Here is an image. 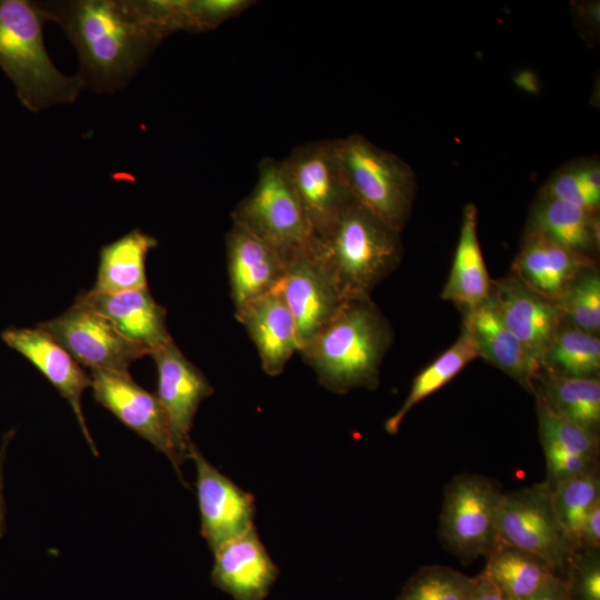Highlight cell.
Wrapping results in <instances>:
<instances>
[{
    "mask_svg": "<svg viewBox=\"0 0 600 600\" xmlns=\"http://www.w3.org/2000/svg\"><path fill=\"white\" fill-rule=\"evenodd\" d=\"M77 50L83 87L100 93L123 88L164 38L136 1L72 0L40 2Z\"/></svg>",
    "mask_w": 600,
    "mask_h": 600,
    "instance_id": "6da1fadb",
    "label": "cell"
},
{
    "mask_svg": "<svg viewBox=\"0 0 600 600\" xmlns=\"http://www.w3.org/2000/svg\"><path fill=\"white\" fill-rule=\"evenodd\" d=\"M486 558L481 573L507 600H527L562 578L540 558L498 540Z\"/></svg>",
    "mask_w": 600,
    "mask_h": 600,
    "instance_id": "cb8c5ba5",
    "label": "cell"
},
{
    "mask_svg": "<svg viewBox=\"0 0 600 600\" xmlns=\"http://www.w3.org/2000/svg\"><path fill=\"white\" fill-rule=\"evenodd\" d=\"M527 600H571L563 577L548 589Z\"/></svg>",
    "mask_w": 600,
    "mask_h": 600,
    "instance_id": "60d3db41",
    "label": "cell"
},
{
    "mask_svg": "<svg viewBox=\"0 0 600 600\" xmlns=\"http://www.w3.org/2000/svg\"><path fill=\"white\" fill-rule=\"evenodd\" d=\"M542 449L573 454L599 456V434L563 419L536 400Z\"/></svg>",
    "mask_w": 600,
    "mask_h": 600,
    "instance_id": "d6a6232c",
    "label": "cell"
},
{
    "mask_svg": "<svg viewBox=\"0 0 600 600\" xmlns=\"http://www.w3.org/2000/svg\"><path fill=\"white\" fill-rule=\"evenodd\" d=\"M393 341V330L369 299L346 301L336 317L298 352L334 393L379 384L380 368Z\"/></svg>",
    "mask_w": 600,
    "mask_h": 600,
    "instance_id": "7a4b0ae2",
    "label": "cell"
},
{
    "mask_svg": "<svg viewBox=\"0 0 600 600\" xmlns=\"http://www.w3.org/2000/svg\"><path fill=\"white\" fill-rule=\"evenodd\" d=\"M156 246L154 238L134 229L102 247L97 281L91 291L114 293L147 288L146 259Z\"/></svg>",
    "mask_w": 600,
    "mask_h": 600,
    "instance_id": "4316f807",
    "label": "cell"
},
{
    "mask_svg": "<svg viewBox=\"0 0 600 600\" xmlns=\"http://www.w3.org/2000/svg\"><path fill=\"white\" fill-rule=\"evenodd\" d=\"M89 374L94 399L166 454L181 482L187 486L180 467L184 461L177 450L157 394L138 386L130 373L90 370Z\"/></svg>",
    "mask_w": 600,
    "mask_h": 600,
    "instance_id": "8fae6325",
    "label": "cell"
},
{
    "mask_svg": "<svg viewBox=\"0 0 600 600\" xmlns=\"http://www.w3.org/2000/svg\"><path fill=\"white\" fill-rule=\"evenodd\" d=\"M281 284L234 310L258 350L262 370L271 377L280 374L299 350L294 318Z\"/></svg>",
    "mask_w": 600,
    "mask_h": 600,
    "instance_id": "ac0fdd59",
    "label": "cell"
},
{
    "mask_svg": "<svg viewBox=\"0 0 600 600\" xmlns=\"http://www.w3.org/2000/svg\"><path fill=\"white\" fill-rule=\"evenodd\" d=\"M593 267L594 258L526 230L509 273L531 291L556 302L580 272Z\"/></svg>",
    "mask_w": 600,
    "mask_h": 600,
    "instance_id": "e0dca14e",
    "label": "cell"
},
{
    "mask_svg": "<svg viewBox=\"0 0 600 600\" xmlns=\"http://www.w3.org/2000/svg\"><path fill=\"white\" fill-rule=\"evenodd\" d=\"M474 584L476 578L451 567L430 564L411 576L396 600H469Z\"/></svg>",
    "mask_w": 600,
    "mask_h": 600,
    "instance_id": "4dcf8cb0",
    "label": "cell"
},
{
    "mask_svg": "<svg viewBox=\"0 0 600 600\" xmlns=\"http://www.w3.org/2000/svg\"><path fill=\"white\" fill-rule=\"evenodd\" d=\"M533 394L554 414L596 434L600 428V380L570 378L540 370Z\"/></svg>",
    "mask_w": 600,
    "mask_h": 600,
    "instance_id": "484cf974",
    "label": "cell"
},
{
    "mask_svg": "<svg viewBox=\"0 0 600 600\" xmlns=\"http://www.w3.org/2000/svg\"><path fill=\"white\" fill-rule=\"evenodd\" d=\"M562 321L598 334L600 329V274L596 267L580 272L556 301Z\"/></svg>",
    "mask_w": 600,
    "mask_h": 600,
    "instance_id": "1f68e13d",
    "label": "cell"
},
{
    "mask_svg": "<svg viewBox=\"0 0 600 600\" xmlns=\"http://www.w3.org/2000/svg\"><path fill=\"white\" fill-rule=\"evenodd\" d=\"M502 493L497 481L470 472L456 474L444 487L439 537L462 563L486 557L497 542Z\"/></svg>",
    "mask_w": 600,
    "mask_h": 600,
    "instance_id": "52a82bcc",
    "label": "cell"
},
{
    "mask_svg": "<svg viewBox=\"0 0 600 600\" xmlns=\"http://www.w3.org/2000/svg\"><path fill=\"white\" fill-rule=\"evenodd\" d=\"M497 540L540 558L557 573L566 572L574 554L553 512L546 481L502 493Z\"/></svg>",
    "mask_w": 600,
    "mask_h": 600,
    "instance_id": "ba28073f",
    "label": "cell"
},
{
    "mask_svg": "<svg viewBox=\"0 0 600 600\" xmlns=\"http://www.w3.org/2000/svg\"><path fill=\"white\" fill-rule=\"evenodd\" d=\"M76 303L108 319L127 339L150 351L173 340L167 328V311L152 298L148 287L142 289L99 293L81 292Z\"/></svg>",
    "mask_w": 600,
    "mask_h": 600,
    "instance_id": "44dd1931",
    "label": "cell"
},
{
    "mask_svg": "<svg viewBox=\"0 0 600 600\" xmlns=\"http://www.w3.org/2000/svg\"><path fill=\"white\" fill-rule=\"evenodd\" d=\"M283 163L306 214L310 237L321 233L353 201L334 139L298 146Z\"/></svg>",
    "mask_w": 600,
    "mask_h": 600,
    "instance_id": "30bf717a",
    "label": "cell"
},
{
    "mask_svg": "<svg viewBox=\"0 0 600 600\" xmlns=\"http://www.w3.org/2000/svg\"><path fill=\"white\" fill-rule=\"evenodd\" d=\"M462 327L472 336L479 358L533 393L539 360L504 327L490 298L463 313Z\"/></svg>",
    "mask_w": 600,
    "mask_h": 600,
    "instance_id": "7402d4cb",
    "label": "cell"
},
{
    "mask_svg": "<svg viewBox=\"0 0 600 600\" xmlns=\"http://www.w3.org/2000/svg\"><path fill=\"white\" fill-rule=\"evenodd\" d=\"M540 367L542 371L563 377H598L599 336L562 322L543 352Z\"/></svg>",
    "mask_w": 600,
    "mask_h": 600,
    "instance_id": "f1b7e54d",
    "label": "cell"
},
{
    "mask_svg": "<svg viewBox=\"0 0 600 600\" xmlns=\"http://www.w3.org/2000/svg\"><path fill=\"white\" fill-rule=\"evenodd\" d=\"M400 233L352 201L324 231L310 237L307 249L346 301L369 299L401 261Z\"/></svg>",
    "mask_w": 600,
    "mask_h": 600,
    "instance_id": "3957f363",
    "label": "cell"
},
{
    "mask_svg": "<svg viewBox=\"0 0 600 600\" xmlns=\"http://www.w3.org/2000/svg\"><path fill=\"white\" fill-rule=\"evenodd\" d=\"M469 600H507L499 589L483 574L476 577V584Z\"/></svg>",
    "mask_w": 600,
    "mask_h": 600,
    "instance_id": "ab89813d",
    "label": "cell"
},
{
    "mask_svg": "<svg viewBox=\"0 0 600 600\" xmlns=\"http://www.w3.org/2000/svg\"><path fill=\"white\" fill-rule=\"evenodd\" d=\"M490 300L504 327L541 362L563 322L557 303L531 291L511 273L492 280Z\"/></svg>",
    "mask_w": 600,
    "mask_h": 600,
    "instance_id": "9a60e30c",
    "label": "cell"
},
{
    "mask_svg": "<svg viewBox=\"0 0 600 600\" xmlns=\"http://www.w3.org/2000/svg\"><path fill=\"white\" fill-rule=\"evenodd\" d=\"M583 188L597 200H600V166L596 160H586L574 164Z\"/></svg>",
    "mask_w": 600,
    "mask_h": 600,
    "instance_id": "f35d334b",
    "label": "cell"
},
{
    "mask_svg": "<svg viewBox=\"0 0 600 600\" xmlns=\"http://www.w3.org/2000/svg\"><path fill=\"white\" fill-rule=\"evenodd\" d=\"M158 370L157 397L162 406L172 439L186 462L192 443L190 430L200 402L213 389L204 374L171 340L151 351Z\"/></svg>",
    "mask_w": 600,
    "mask_h": 600,
    "instance_id": "4fadbf2b",
    "label": "cell"
},
{
    "mask_svg": "<svg viewBox=\"0 0 600 600\" xmlns=\"http://www.w3.org/2000/svg\"><path fill=\"white\" fill-rule=\"evenodd\" d=\"M281 287L294 318L299 350L329 323L346 303L332 277L307 248L286 259Z\"/></svg>",
    "mask_w": 600,
    "mask_h": 600,
    "instance_id": "5bb4252c",
    "label": "cell"
},
{
    "mask_svg": "<svg viewBox=\"0 0 600 600\" xmlns=\"http://www.w3.org/2000/svg\"><path fill=\"white\" fill-rule=\"evenodd\" d=\"M6 448H7V440L3 442L0 449V537L3 533V526H4V506H3V498H2V466L4 462Z\"/></svg>",
    "mask_w": 600,
    "mask_h": 600,
    "instance_id": "b9f144b4",
    "label": "cell"
},
{
    "mask_svg": "<svg viewBox=\"0 0 600 600\" xmlns=\"http://www.w3.org/2000/svg\"><path fill=\"white\" fill-rule=\"evenodd\" d=\"M539 196L567 201L594 213L600 203V200L594 199L581 184L574 164L554 173Z\"/></svg>",
    "mask_w": 600,
    "mask_h": 600,
    "instance_id": "d590c367",
    "label": "cell"
},
{
    "mask_svg": "<svg viewBox=\"0 0 600 600\" xmlns=\"http://www.w3.org/2000/svg\"><path fill=\"white\" fill-rule=\"evenodd\" d=\"M526 230L589 257L599 243L596 213L554 198L539 196L531 208Z\"/></svg>",
    "mask_w": 600,
    "mask_h": 600,
    "instance_id": "d4e9b609",
    "label": "cell"
},
{
    "mask_svg": "<svg viewBox=\"0 0 600 600\" xmlns=\"http://www.w3.org/2000/svg\"><path fill=\"white\" fill-rule=\"evenodd\" d=\"M226 244L234 310L282 283L286 259L276 248L236 223L227 234Z\"/></svg>",
    "mask_w": 600,
    "mask_h": 600,
    "instance_id": "d6986e66",
    "label": "cell"
},
{
    "mask_svg": "<svg viewBox=\"0 0 600 600\" xmlns=\"http://www.w3.org/2000/svg\"><path fill=\"white\" fill-rule=\"evenodd\" d=\"M492 280L488 273L478 239V209L464 206L452 267L441 298L451 301L463 313L489 300Z\"/></svg>",
    "mask_w": 600,
    "mask_h": 600,
    "instance_id": "603a6c76",
    "label": "cell"
},
{
    "mask_svg": "<svg viewBox=\"0 0 600 600\" xmlns=\"http://www.w3.org/2000/svg\"><path fill=\"white\" fill-rule=\"evenodd\" d=\"M3 341L26 357L69 402L79 427L91 449L98 451L81 409L82 392L91 387V377L53 338L40 328H10L2 332Z\"/></svg>",
    "mask_w": 600,
    "mask_h": 600,
    "instance_id": "2e32d148",
    "label": "cell"
},
{
    "mask_svg": "<svg viewBox=\"0 0 600 600\" xmlns=\"http://www.w3.org/2000/svg\"><path fill=\"white\" fill-rule=\"evenodd\" d=\"M598 470L550 486L553 512L574 553L578 552L582 524L592 507L600 501Z\"/></svg>",
    "mask_w": 600,
    "mask_h": 600,
    "instance_id": "f546056e",
    "label": "cell"
},
{
    "mask_svg": "<svg viewBox=\"0 0 600 600\" xmlns=\"http://www.w3.org/2000/svg\"><path fill=\"white\" fill-rule=\"evenodd\" d=\"M231 217L232 223L276 248L284 259L307 248L310 240V228L283 160H261L254 187Z\"/></svg>",
    "mask_w": 600,
    "mask_h": 600,
    "instance_id": "8992f818",
    "label": "cell"
},
{
    "mask_svg": "<svg viewBox=\"0 0 600 600\" xmlns=\"http://www.w3.org/2000/svg\"><path fill=\"white\" fill-rule=\"evenodd\" d=\"M479 358L476 342L462 327L456 342L422 369L413 379L410 391L401 407L384 422L389 434H396L409 411L451 381L468 363Z\"/></svg>",
    "mask_w": 600,
    "mask_h": 600,
    "instance_id": "83f0119b",
    "label": "cell"
},
{
    "mask_svg": "<svg viewBox=\"0 0 600 600\" xmlns=\"http://www.w3.org/2000/svg\"><path fill=\"white\" fill-rule=\"evenodd\" d=\"M38 328L89 371L129 373L133 361L150 354L147 348L123 337L103 316L76 302Z\"/></svg>",
    "mask_w": 600,
    "mask_h": 600,
    "instance_id": "9c48e42d",
    "label": "cell"
},
{
    "mask_svg": "<svg viewBox=\"0 0 600 600\" xmlns=\"http://www.w3.org/2000/svg\"><path fill=\"white\" fill-rule=\"evenodd\" d=\"M47 21L40 2L0 0V67L14 84L20 102L33 112L72 103L83 88L79 76L59 71L47 53Z\"/></svg>",
    "mask_w": 600,
    "mask_h": 600,
    "instance_id": "277c9868",
    "label": "cell"
},
{
    "mask_svg": "<svg viewBox=\"0 0 600 600\" xmlns=\"http://www.w3.org/2000/svg\"><path fill=\"white\" fill-rule=\"evenodd\" d=\"M600 551L576 552L563 577L571 600H600Z\"/></svg>",
    "mask_w": 600,
    "mask_h": 600,
    "instance_id": "836d02e7",
    "label": "cell"
},
{
    "mask_svg": "<svg viewBox=\"0 0 600 600\" xmlns=\"http://www.w3.org/2000/svg\"><path fill=\"white\" fill-rule=\"evenodd\" d=\"M543 452L547 463L544 481L549 486L599 469L598 457L573 454L553 449H544Z\"/></svg>",
    "mask_w": 600,
    "mask_h": 600,
    "instance_id": "8d00e7d4",
    "label": "cell"
},
{
    "mask_svg": "<svg viewBox=\"0 0 600 600\" xmlns=\"http://www.w3.org/2000/svg\"><path fill=\"white\" fill-rule=\"evenodd\" d=\"M188 456L197 471L201 536L214 552L254 528V498L213 467L193 442Z\"/></svg>",
    "mask_w": 600,
    "mask_h": 600,
    "instance_id": "7c38bea8",
    "label": "cell"
},
{
    "mask_svg": "<svg viewBox=\"0 0 600 600\" xmlns=\"http://www.w3.org/2000/svg\"><path fill=\"white\" fill-rule=\"evenodd\" d=\"M214 553L211 581L236 600H264L278 578V567L256 527Z\"/></svg>",
    "mask_w": 600,
    "mask_h": 600,
    "instance_id": "ffe728a7",
    "label": "cell"
},
{
    "mask_svg": "<svg viewBox=\"0 0 600 600\" xmlns=\"http://www.w3.org/2000/svg\"><path fill=\"white\" fill-rule=\"evenodd\" d=\"M250 0H187L188 31H208L251 7Z\"/></svg>",
    "mask_w": 600,
    "mask_h": 600,
    "instance_id": "e575fe53",
    "label": "cell"
},
{
    "mask_svg": "<svg viewBox=\"0 0 600 600\" xmlns=\"http://www.w3.org/2000/svg\"><path fill=\"white\" fill-rule=\"evenodd\" d=\"M340 168L353 201L401 232L417 193L413 169L364 136L334 139Z\"/></svg>",
    "mask_w": 600,
    "mask_h": 600,
    "instance_id": "5b68a950",
    "label": "cell"
},
{
    "mask_svg": "<svg viewBox=\"0 0 600 600\" xmlns=\"http://www.w3.org/2000/svg\"><path fill=\"white\" fill-rule=\"evenodd\" d=\"M600 551V501L589 511L579 538L578 552Z\"/></svg>",
    "mask_w": 600,
    "mask_h": 600,
    "instance_id": "74e56055",
    "label": "cell"
}]
</instances>
